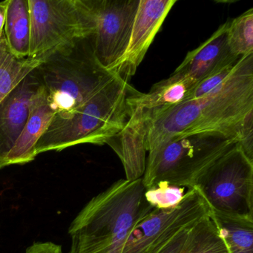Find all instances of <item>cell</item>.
<instances>
[{
	"label": "cell",
	"instance_id": "cell-1",
	"mask_svg": "<svg viewBox=\"0 0 253 253\" xmlns=\"http://www.w3.org/2000/svg\"><path fill=\"white\" fill-rule=\"evenodd\" d=\"M253 118V54L241 57L221 85L207 95L183 102L148 123L145 149L151 152L170 139L213 134L241 140Z\"/></svg>",
	"mask_w": 253,
	"mask_h": 253
},
{
	"label": "cell",
	"instance_id": "cell-2",
	"mask_svg": "<svg viewBox=\"0 0 253 253\" xmlns=\"http://www.w3.org/2000/svg\"><path fill=\"white\" fill-rule=\"evenodd\" d=\"M142 177L120 180L88 201L69 229V253H122L133 226L154 210Z\"/></svg>",
	"mask_w": 253,
	"mask_h": 253
},
{
	"label": "cell",
	"instance_id": "cell-3",
	"mask_svg": "<svg viewBox=\"0 0 253 253\" xmlns=\"http://www.w3.org/2000/svg\"><path fill=\"white\" fill-rule=\"evenodd\" d=\"M135 90L118 75L78 109L56 114L37 144V155L76 145L107 143L128 121V97Z\"/></svg>",
	"mask_w": 253,
	"mask_h": 253
},
{
	"label": "cell",
	"instance_id": "cell-4",
	"mask_svg": "<svg viewBox=\"0 0 253 253\" xmlns=\"http://www.w3.org/2000/svg\"><path fill=\"white\" fill-rule=\"evenodd\" d=\"M36 72L55 115L78 109L118 75L97 60L94 33L59 48Z\"/></svg>",
	"mask_w": 253,
	"mask_h": 253
},
{
	"label": "cell",
	"instance_id": "cell-5",
	"mask_svg": "<svg viewBox=\"0 0 253 253\" xmlns=\"http://www.w3.org/2000/svg\"><path fill=\"white\" fill-rule=\"evenodd\" d=\"M238 143L235 139L198 134L170 139L149 152L142 177L145 188L159 183L192 189L199 177Z\"/></svg>",
	"mask_w": 253,
	"mask_h": 253
},
{
	"label": "cell",
	"instance_id": "cell-6",
	"mask_svg": "<svg viewBox=\"0 0 253 253\" xmlns=\"http://www.w3.org/2000/svg\"><path fill=\"white\" fill-rule=\"evenodd\" d=\"M31 58L43 61L59 48L92 35L88 0H29Z\"/></svg>",
	"mask_w": 253,
	"mask_h": 253
},
{
	"label": "cell",
	"instance_id": "cell-7",
	"mask_svg": "<svg viewBox=\"0 0 253 253\" xmlns=\"http://www.w3.org/2000/svg\"><path fill=\"white\" fill-rule=\"evenodd\" d=\"M211 212L253 218V161L238 143L195 183Z\"/></svg>",
	"mask_w": 253,
	"mask_h": 253
},
{
	"label": "cell",
	"instance_id": "cell-8",
	"mask_svg": "<svg viewBox=\"0 0 253 253\" xmlns=\"http://www.w3.org/2000/svg\"><path fill=\"white\" fill-rule=\"evenodd\" d=\"M195 188L189 189L177 207L154 209L135 223L127 236L122 253H157L180 230L210 213Z\"/></svg>",
	"mask_w": 253,
	"mask_h": 253
},
{
	"label": "cell",
	"instance_id": "cell-9",
	"mask_svg": "<svg viewBox=\"0 0 253 253\" xmlns=\"http://www.w3.org/2000/svg\"><path fill=\"white\" fill-rule=\"evenodd\" d=\"M139 2L140 0H88L95 23V55L108 70L115 72L128 47Z\"/></svg>",
	"mask_w": 253,
	"mask_h": 253
},
{
	"label": "cell",
	"instance_id": "cell-10",
	"mask_svg": "<svg viewBox=\"0 0 253 253\" xmlns=\"http://www.w3.org/2000/svg\"><path fill=\"white\" fill-rule=\"evenodd\" d=\"M177 0H140L128 47L115 72L128 80L135 75L166 17Z\"/></svg>",
	"mask_w": 253,
	"mask_h": 253
},
{
	"label": "cell",
	"instance_id": "cell-11",
	"mask_svg": "<svg viewBox=\"0 0 253 253\" xmlns=\"http://www.w3.org/2000/svg\"><path fill=\"white\" fill-rule=\"evenodd\" d=\"M36 69L0 103V169L6 167L7 158L24 128L34 97L42 87Z\"/></svg>",
	"mask_w": 253,
	"mask_h": 253
},
{
	"label": "cell",
	"instance_id": "cell-12",
	"mask_svg": "<svg viewBox=\"0 0 253 253\" xmlns=\"http://www.w3.org/2000/svg\"><path fill=\"white\" fill-rule=\"evenodd\" d=\"M229 20L203 42L189 51L174 73L189 78L198 84L203 80L235 64L241 58L231 53L227 42Z\"/></svg>",
	"mask_w": 253,
	"mask_h": 253
},
{
	"label": "cell",
	"instance_id": "cell-13",
	"mask_svg": "<svg viewBox=\"0 0 253 253\" xmlns=\"http://www.w3.org/2000/svg\"><path fill=\"white\" fill-rule=\"evenodd\" d=\"M197 84L173 72L169 78L155 84L148 93L135 90L128 97V104L139 109L148 123L159 114L189 100Z\"/></svg>",
	"mask_w": 253,
	"mask_h": 253
},
{
	"label": "cell",
	"instance_id": "cell-14",
	"mask_svg": "<svg viewBox=\"0 0 253 253\" xmlns=\"http://www.w3.org/2000/svg\"><path fill=\"white\" fill-rule=\"evenodd\" d=\"M146 122L141 112L131 111V115L119 133L107 142L119 156L126 172V180L141 178L146 169Z\"/></svg>",
	"mask_w": 253,
	"mask_h": 253
},
{
	"label": "cell",
	"instance_id": "cell-15",
	"mask_svg": "<svg viewBox=\"0 0 253 253\" xmlns=\"http://www.w3.org/2000/svg\"><path fill=\"white\" fill-rule=\"evenodd\" d=\"M54 115L55 112L50 106L42 85L34 97L26 125L7 158L6 167L23 165L36 158L37 144L49 126Z\"/></svg>",
	"mask_w": 253,
	"mask_h": 253
},
{
	"label": "cell",
	"instance_id": "cell-16",
	"mask_svg": "<svg viewBox=\"0 0 253 253\" xmlns=\"http://www.w3.org/2000/svg\"><path fill=\"white\" fill-rule=\"evenodd\" d=\"M31 20L29 0H8L4 36L13 55L29 57Z\"/></svg>",
	"mask_w": 253,
	"mask_h": 253
},
{
	"label": "cell",
	"instance_id": "cell-17",
	"mask_svg": "<svg viewBox=\"0 0 253 253\" xmlns=\"http://www.w3.org/2000/svg\"><path fill=\"white\" fill-rule=\"evenodd\" d=\"M229 253H253V218L210 211Z\"/></svg>",
	"mask_w": 253,
	"mask_h": 253
},
{
	"label": "cell",
	"instance_id": "cell-18",
	"mask_svg": "<svg viewBox=\"0 0 253 253\" xmlns=\"http://www.w3.org/2000/svg\"><path fill=\"white\" fill-rule=\"evenodd\" d=\"M42 63L31 57L17 58L10 51L4 35L0 38V103Z\"/></svg>",
	"mask_w": 253,
	"mask_h": 253
},
{
	"label": "cell",
	"instance_id": "cell-19",
	"mask_svg": "<svg viewBox=\"0 0 253 253\" xmlns=\"http://www.w3.org/2000/svg\"><path fill=\"white\" fill-rule=\"evenodd\" d=\"M181 253H229L210 213L193 225Z\"/></svg>",
	"mask_w": 253,
	"mask_h": 253
},
{
	"label": "cell",
	"instance_id": "cell-20",
	"mask_svg": "<svg viewBox=\"0 0 253 253\" xmlns=\"http://www.w3.org/2000/svg\"><path fill=\"white\" fill-rule=\"evenodd\" d=\"M227 42L231 53L238 58L253 54V9L229 20Z\"/></svg>",
	"mask_w": 253,
	"mask_h": 253
},
{
	"label": "cell",
	"instance_id": "cell-21",
	"mask_svg": "<svg viewBox=\"0 0 253 253\" xmlns=\"http://www.w3.org/2000/svg\"><path fill=\"white\" fill-rule=\"evenodd\" d=\"M185 187L167 183H159L146 189L144 197L146 202L158 210H168L177 207L186 195Z\"/></svg>",
	"mask_w": 253,
	"mask_h": 253
},
{
	"label": "cell",
	"instance_id": "cell-22",
	"mask_svg": "<svg viewBox=\"0 0 253 253\" xmlns=\"http://www.w3.org/2000/svg\"><path fill=\"white\" fill-rule=\"evenodd\" d=\"M236 63L227 66L223 70L220 71L217 73L213 74L211 76L208 77V78L198 83L191 92L188 100L201 98V97L210 94L211 91L218 88L232 75Z\"/></svg>",
	"mask_w": 253,
	"mask_h": 253
},
{
	"label": "cell",
	"instance_id": "cell-23",
	"mask_svg": "<svg viewBox=\"0 0 253 253\" xmlns=\"http://www.w3.org/2000/svg\"><path fill=\"white\" fill-rule=\"evenodd\" d=\"M193 225L180 230L157 253H181Z\"/></svg>",
	"mask_w": 253,
	"mask_h": 253
},
{
	"label": "cell",
	"instance_id": "cell-24",
	"mask_svg": "<svg viewBox=\"0 0 253 253\" xmlns=\"http://www.w3.org/2000/svg\"><path fill=\"white\" fill-rule=\"evenodd\" d=\"M25 253H63L61 246L50 241L34 243Z\"/></svg>",
	"mask_w": 253,
	"mask_h": 253
},
{
	"label": "cell",
	"instance_id": "cell-25",
	"mask_svg": "<svg viewBox=\"0 0 253 253\" xmlns=\"http://www.w3.org/2000/svg\"><path fill=\"white\" fill-rule=\"evenodd\" d=\"M8 0L0 2V38L4 35V27H5V18H6L7 6Z\"/></svg>",
	"mask_w": 253,
	"mask_h": 253
}]
</instances>
